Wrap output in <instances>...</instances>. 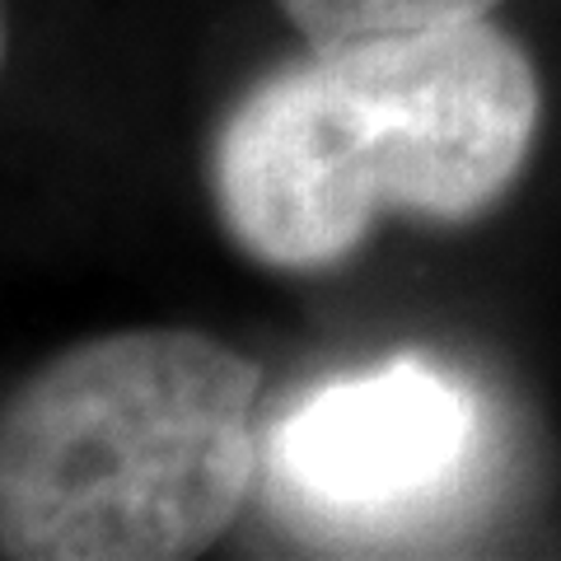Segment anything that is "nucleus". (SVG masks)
Returning a JSON list of instances; mask_svg holds the SVG:
<instances>
[{
  "mask_svg": "<svg viewBox=\"0 0 561 561\" xmlns=\"http://www.w3.org/2000/svg\"><path fill=\"white\" fill-rule=\"evenodd\" d=\"M0 61H5V14H0Z\"/></svg>",
  "mask_w": 561,
  "mask_h": 561,
  "instance_id": "5",
  "label": "nucleus"
},
{
  "mask_svg": "<svg viewBox=\"0 0 561 561\" xmlns=\"http://www.w3.org/2000/svg\"><path fill=\"white\" fill-rule=\"evenodd\" d=\"M538 76L486 20L379 33L262 80L216 140L239 249L280 272L342 262L383 210L468 220L515 183Z\"/></svg>",
  "mask_w": 561,
  "mask_h": 561,
  "instance_id": "1",
  "label": "nucleus"
},
{
  "mask_svg": "<svg viewBox=\"0 0 561 561\" xmlns=\"http://www.w3.org/2000/svg\"><path fill=\"white\" fill-rule=\"evenodd\" d=\"M309 47H337L379 33H412L459 20H486L505 0H276Z\"/></svg>",
  "mask_w": 561,
  "mask_h": 561,
  "instance_id": "4",
  "label": "nucleus"
},
{
  "mask_svg": "<svg viewBox=\"0 0 561 561\" xmlns=\"http://www.w3.org/2000/svg\"><path fill=\"white\" fill-rule=\"evenodd\" d=\"M478 445V402L421 360L309 393L276 426V472L328 511H383L459 478Z\"/></svg>",
  "mask_w": 561,
  "mask_h": 561,
  "instance_id": "3",
  "label": "nucleus"
},
{
  "mask_svg": "<svg viewBox=\"0 0 561 561\" xmlns=\"http://www.w3.org/2000/svg\"><path fill=\"white\" fill-rule=\"evenodd\" d=\"M257 365L192 328L51 356L0 402V552L28 561L197 557L253 478Z\"/></svg>",
  "mask_w": 561,
  "mask_h": 561,
  "instance_id": "2",
  "label": "nucleus"
}]
</instances>
